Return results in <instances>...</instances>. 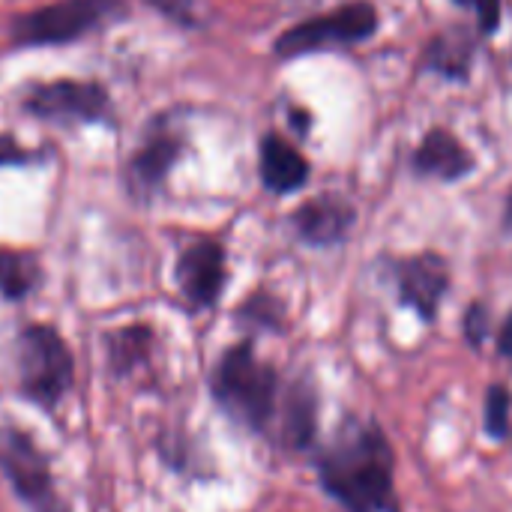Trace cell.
I'll return each mask as SVG.
<instances>
[{
  "mask_svg": "<svg viewBox=\"0 0 512 512\" xmlns=\"http://www.w3.org/2000/svg\"><path fill=\"white\" fill-rule=\"evenodd\" d=\"M0 468L30 512H69L57 495L45 453L24 429L6 426L0 432Z\"/></svg>",
  "mask_w": 512,
  "mask_h": 512,
  "instance_id": "5b68a950",
  "label": "cell"
},
{
  "mask_svg": "<svg viewBox=\"0 0 512 512\" xmlns=\"http://www.w3.org/2000/svg\"><path fill=\"white\" fill-rule=\"evenodd\" d=\"M444 291H447V264L441 258L420 255L399 267V294L426 321L435 318V309H438Z\"/></svg>",
  "mask_w": 512,
  "mask_h": 512,
  "instance_id": "9c48e42d",
  "label": "cell"
},
{
  "mask_svg": "<svg viewBox=\"0 0 512 512\" xmlns=\"http://www.w3.org/2000/svg\"><path fill=\"white\" fill-rule=\"evenodd\" d=\"M417 171L420 174H429V177H441V180H459L471 171L474 159L471 153L444 129H435L426 135V141L420 144L417 150V159H414Z\"/></svg>",
  "mask_w": 512,
  "mask_h": 512,
  "instance_id": "8fae6325",
  "label": "cell"
},
{
  "mask_svg": "<svg viewBox=\"0 0 512 512\" xmlns=\"http://www.w3.org/2000/svg\"><path fill=\"white\" fill-rule=\"evenodd\" d=\"M375 24H378V15L369 3H351V6H342L330 15L303 21L294 30L282 33L276 42V54L297 57V54L321 51L327 45L360 42V39L375 33Z\"/></svg>",
  "mask_w": 512,
  "mask_h": 512,
  "instance_id": "8992f818",
  "label": "cell"
},
{
  "mask_svg": "<svg viewBox=\"0 0 512 512\" xmlns=\"http://www.w3.org/2000/svg\"><path fill=\"white\" fill-rule=\"evenodd\" d=\"M18 387L27 402L51 411L72 387V354L57 330L33 324L18 336Z\"/></svg>",
  "mask_w": 512,
  "mask_h": 512,
  "instance_id": "3957f363",
  "label": "cell"
},
{
  "mask_svg": "<svg viewBox=\"0 0 512 512\" xmlns=\"http://www.w3.org/2000/svg\"><path fill=\"white\" fill-rule=\"evenodd\" d=\"M510 219H512V204H510Z\"/></svg>",
  "mask_w": 512,
  "mask_h": 512,
  "instance_id": "44dd1931",
  "label": "cell"
},
{
  "mask_svg": "<svg viewBox=\"0 0 512 512\" xmlns=\"http://www.w3.org/2000/svg\"><path fill=\"white\" fill-rule=\"evenodd\" d=\"M123 12V0H60L15 18L12 30L21 45H60L105 27Z\"/></svg>",
  "mask_w": 512,
  "mask_h": 512,
  "instance_id": "277c9868",
  "label": "cell"
},
{
  "mask_svg": "<svg viewBox=\"0 0 512 512\" xmlns=\"http://www.w3.org/2000/svg\"><path fill=\"white\" fill-rule=\"evenodd\" d=\"M21 159V150L12 138H0V162H15Z\"/></svg>",
  "mask_w": 512,
  "mask_h": 512,
  "instance_id": "d6986e66",
  "label": "cell"
},
{
  "mask_svg": "<svg viewBox=\"0 0 512 512\" xmlns=\"http://www.w3.org/2000/svg\"><path fill=\"white\" fill-rule=\"evenodd\" d=\"M465 333H468V339L474 345H480L486 339V333H489V315H486L483 306H471V312L465 318Z\"/></svg>",
  "mask_w": 512,
  "mask_h": 512,
  "instance_id": "ac0fdd59",
  "label": "cell"
},
{
  "mask_svg": "<svg viewBox=\"0 0 512 512\" xmlns=\"http://www.w3.org/2000/svg\"><path fill=\"white\" fill-rule=\"evenodd\" d=\"M318 474L348 512H396L393 450L372 423H345L321 453Z\"/></svg>",
  "mask_w": 512,
  "mask_h": 512,
  "instance_id": "6da1fadb",
  "label": "cell"
},
{
  "mask_svg": "<svg viewBox=\"0 0 512 512\" xmlns=\"http://www.w3.org/2000/svg\"><path fill=\"white\" fill-rule=\"evenodd\" d=\"M510 411L512 399L507 393V387L495 384L489 393H486V432L498 441H504L510 435Z\"/></svg>",
  "mask_w": 512,
  "mask_h": 512,
  "instance_id": "2e32d148",
  "label": "cell"
},
{
  "mask_svg": "<svg viewBox=\"0 0 512 512\" xmlns=\"http://www.w3.org/2000/svg\"><path fill=\"white\" fill-rule=\"evenodd\" d=\"M276 372L255 357L249 345H234L222 354L213 372L216 402L243 426L264 432L276 411Z\"/></svg>",
  "mask_w": 512,
  "mask_h": 512,
  "instance_id": "7a4b0ae2",
  "label": "cell"
},
{
  "mask_svg": "<svg viewBox=\"0 0 512 512\" xmlns=\"http://www.w3.org/2000/svg\"><path fill=\"white\" fill-rule=\"evenodd\" d=\"M462 6H471L480 18V27L486 33L498 30V21H501V0H459Z\"/></svg>",
  "mask_w": 512,
  "mask_h": 512,
  "instance_id": "e0dca14e",
  "label": "cell"
},
{
  "mask_svg": "<svg viewBox=\"0 0 512 512\" xmlns=\"http://www.w3.org/2000/svg\"><path fill=\"white\" fill-rule=\"evenodd\" d=\"M498 345H501V354H507V357H510L512 354V318L507 321V324H504V330H501V342H498Z\"/></svg>",
  "mask_w": 512,
  "mask_h": 512,
  "instance_id": "ffe728a7",
  "label": "cell"
},
{
  "mask_svg": "<svg viewBox=\"0 0 512 512\" xmlns=\"http://www.w3.org/2000/svg\"><path fill=\"white\" fill-rule=\"evenodd\" d=\"M108 105V93L93 81H51L27 93L24 108L42 120H96Z\"/></svg>",
  "mask_w": 512,
  "mask_h": 512,
  "instance_id": "52a82bcc",
  "label": "cell"
},
{
  "mask_svg": "<svg viewBox=\"0 0 512 512\" xmlns=\"http://www.w3.org/2000/svg\"><path fill=\"white\" fill-rule=\"evenodd\" d=\"M282 435L291 447H306L315 435V396L306 387H294L285 402Z\"/></svg>",
  "mask_w": 512,
  "mask_h": 512,
  "instance_id": "5bb4252c",
  "label": "cell"
},
{
  "mask_svg": "<svg viewBox=\"0 0 512 512\" xmlns=\"http://www.w3.org/2000/svg\"><path fill=\"white\" fill-rule=\"evenodd\" d=\"M177 285L195 309L213 306L222 294V285H225L222 249L210 240L189 246L177 261Z\"/></svg>",
  "mask_w": 512,
  "mask_h": 512,
  "instance_id": "ba28073f",
  "label": "cell"
},
{
  "mask_svg": "<svg viewBox=\"0 0 512 512\" xmlns=\"http://www.w3.org/2000/svg\"><path fill=\"white\" fill-rule=\"evenodd\" d=\"M177 153H180V147H177L174 138L159 135V138L147 141V144L138 150V156L132 159V177H135V183L144 186V189L159 186V183L165 180L168 168L174 165Z\"/></svg>",
  "mask_w": 512,
  "mask_h": 512,
  "instance_id": "4fadbf2b",
  "label": "cell"
},
{
  "mask_svg": "<svg viewBox=\"0 0 512 512\" xmlns=\"http://www.w3.org/2000/svg\"><path fill=\"white\" fill-rule=\"evenodd\" d=\"M351 222H354L351 204L342 201V198H336V195L312 198L309 204H303L294 213V225H297L300 237L306 243H315V246L339 243L348 234Z\"/></svg>",
  "mask_w": 512,
  "mask_h": 512,
  "instance_id": "30bf717a",
  "label": "cell"
},
{
  "mask_svg": "<svg viewBox=\"0 0 512 512\" xmlns=\"http://www.w3.org/2000/svg\"><path fill=\"white\" fill-rule=\"evenodd\" d=\"M309 177V165L306 159L291 150L282 138L270 135L264 138V147H261V180L270 192H297Z\"/></svg>",
  "mask_w": 512,
  "mask_h": 512,
  "instance_id": "7c38bea8",
  "label": "cell"
},
{
  "mask_svg": "<svg viewBox=\"0 0 512 512\" xmlns=\"http://www.w3.org/2000/svg\"><path fill=\"white\" fill-rule=\"evenodd\" d=\"M36 276H39V270H36L33 258L0 249V294L3 297L21 300L36 285Z\"/></svg>",
  "mask_w": 512,
  "mask_h": 512,
  "instance_id": "9a60e30c",
  "label": "cell"
}]
</instances>
